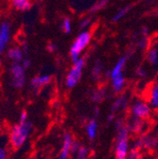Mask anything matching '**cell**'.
<instances>
[{
  "mask_svg": "<svg viewBox=\"0 0 158 159\" xmlns=\"http://www.w3.org/2000/svg\"><path fill=\"white\" fill-rule=\"evenodd\" d=\"M39 1H41V0H39Z\"/></svg>",
  "mask_w": 158,
  "mask_h": 159,
  "instance_id": "d6a6232c",
  "label": "cell"
},
{
  "mask_svg": "<svg viewBox=\"0 0 158 159\" xmlns=\"http://www.w3.org/2000/svg\"><path fill=\"white\" fill-rule=\"evenodd\" d=\"M126 62H127V57H125V56H123V57L118 59V61L116 62V64L115 65V66L113 67V69L109 73L110 79L111 78H114L115 76L123 74V69L125 67Z\"/></svg>",
  "mask_w": 158,
  "mask_h": 159,
  "instance_id": "4fadbf2b",
  "label": "cell"
},
{
  "mask_svg": "<svg viewBox=\"0 0 158 159\" xmlns=\"http://www.w3.org/2000/svg\"><path fill=\"white\" fill-rule=\"evenodd\" d=\"M131 132L142 133L145 128V120L138 119L134 117H131V121L127 124Z\"/></svg>",
  "mask_w": 158,
  "mask_h": 159,
  "instance_id": "9a60e30c",
  "label": "cell"
},
{
  "mask_svg": "<svg viewBox=\"0 0 158 159\" xmlns=\"http://www.w3.org/2000/svg\"><path fill=\"white\" fill-rule=\"evenodd\" d=\"M138 46H139L140 48H145L147 47V42H146V38L145 37L141 40L139 43H138Z\"/></svg>",
  "mask_w": 158,
  "mask_h": 159,
  "instance_id": "f546056e",
  "label": "cell"
},
{
  "mask_svg": "<svg viewBox=\"0 0 158 159\" xmlns=\"http://www.w3.org/2000/svg\"><path fill=\"white\" fill-rule=\"evenodd\" d=\"M90 23V18H84L83 21L80 23V28L81 29H85Z\"/></svg>",
  "mask_w": 158,
  "mask_h": 159,
  "instance_id": "83f0119b",
  "label": "cell"
},
{
  "mask_svg": "<svg viewBox=\"0 0 158 159\" xmlns=\"http://www.w3.org/2000/svg\"><path fill=\"white\" fill-rule=\"evenodd\" d=\"M9 157V149L6 142L0 143V159H8Z\"/></svg>",
  "mask_w": 158,
  "mask_h": 159,
  "instance_id": "cb8c5ba5",
  "label": "cell"
},
{
  "mask_svg": "<svg viewBox=\"0 0 158 159\" xmlns=\"http://www.w3.org/2000/svg\"><path fill=\"white\" fill-rule=\"evenodd\" d=\"M102 71H103V66L101 64L100 61H97L96 64L94 65L93 66V69H92V77L94 80L96 81H98L102 76Z\"/></svg>",
  "mask_w": 158,
  "mask_h": 159,
  "instance_id": "ac0fdd59",
  "label": "cell"
},
{
  "mask_svg": "<svg viewBox=\"0 0 158 159\" xmlns=\"http://www.w3.org/2000/svg\"><path fill=\"white\" fill-rule=\"evenodd\" d=\"M47 49H48V51H50V52H54V51H56L57 47H56V45H55L54 43H49L48 46H47Z\"/></svg>",
  "mask_w": 158,
  "mask_h": 159,
  "instance_id": "f1b7e54d",
  "label": "cell"
},
{
  "mask_svg": "<svg viewBox=\"0 0 158 159\" xmlns=\"http://www.w3.org/2000/svg\"><path fill=\"white\" fill-rule=\"evenodd\" d=\"M89 154H90L89 149L85 146H81L73 155H74V159H88Z\"/></svg>",
  "mask_w": 158,
  "mask_h": 159,
  "instance_id": "d6986e66",
  "label": "cell"
},
{
  "mask_svg": "<svg viewBox=\"0 0 158 159\" xmlns=\"http://www.w3.org/2000/svg\"><path fill=\"white\" fill-rule=\"evenodd\" d=\"M11 26L8 22H3L0 25V57L7 49L11 41Z\"/></svg>",
  "mask_w": 158,
  "mask_h": 159,
  "instance_id": "9c48e42d",
  "label": "cell"
},
{
  "mask_svg": "<svg viewBox=\"0 0 158 159\" xmlns=\"http://www.w3.org/2000/svg\"><path fill=\"white\" fill-rule=\"evenodd\" d=\"M106 97V91L102 88L95 90L91 95V101L94 103H100L102 102Z\"/></svg>",
  "mask_w": 158,
  "mask_h": 159,
  "instance_id": "e0dca14e",
  "label": "cell"
},
{
  "mask_svg": "<svg viewBox=\"0 0 158 159\" xmlns=\"http://www.w3.org/2000/svg\"><path fill=\"white\" fill-rule=\"evenodd\" d=\"M148 28H143L142 29V34L144 35V37H146L147 36V34H148Z\"/></svg>",
  "mask_w": 158,
  "mask_h": 159,
  "instance_id": "1f68e13d",
  "label": "cell"
},
{
  "mask_svg": "<svg viewBox=\"0 0 158 159\" xmlns=\"http://www.w3.org/2000/svg\"><path fill=\"white\" fill-rule=\"evenodd\" d=\"M26 56L22 48L19 47H12L7 50V57L12 64H21Z\"/></svg>",
  "mask_w": 158,
  "mask_h": 159,
  "instance_id": "8fae6325",
  "label": "cell"
},
{
  "mask_svg": "<svg viewBox=\"0 0 158 159\" xmlns=\"http://www.w3.org/2000/svg\"><path fill=\"white\" fill-rule=\"evenodd\" d=\"M97 129H98V125L96 119L94 118L89 119L85 125V133L90 140H93V139L96 138L97 134Z\"/></svg>",
  "mask_w": 158,
  "mask_h": 159,
  "instance_id": "5bb4252c",
  "label": "cell"
},
{
  "mask_svg": "<svg viewBox=\"0 0 158 159\" xmlns=\"http://www.w3.org/2000/svg\"><path fill=\"white\" fill-rule=\"evenodd\" d=\"M29 120V116H28V113L23 111L21 112L20 116H19V121H28Z\"/></svg>",
  "mask_w": 158,
  "mask_h": 159,
  "instance_id": "4316f807",
  "label": "cell"
},
{
  "mask_svg": "<svg viewBox=\"0 0 158 159\" xmlns=\"http://www.w3.org/2000/svg\"><path fill=\"white\" fill-rule=\"evenodd\" d=\"M75 139L72 134L65 133L63 137V145L57 156V159H69L72 155V146Z\"/></svg>",
  "mask_w": 158,
  "mask_h": 159,
  "instance_id": "52a82bcc",
  "label": "cell"
},
{
  "mask_svg": "<svg viewBox=\"0 0 158 159\" xmlns=\"http://www.w3.org/2000/svg\"><path fill=\"white\" fill-rule=\"evenodd\" d=\"M21 65H22V66H23V67L27 70V69H28V68H29V67H30V66H31V61H30V59H29L28 56H26V57H25V59L22 61Z\"/></svg>",
  "mask_w": 158,
  "mask_h": 159,
  "instance_id": "484cf974",
  "label": "cell"
},
{
  "mask_svg": "<svg viewBox=\"0 0 158 159\" xmlns=\"http://www.w3.org/2000/svg\"><path fill=\"white\" fill-rule=\"evenodd\" d=\"M61 29L63 30V31L66 34L70 33L71 32V21H70V19L69 18H65L63 20V23H62V26H61Z\"/></svg>",
  "mask_w": 158,
  "mask_h": 159,
  "instance_id": "603a6c76",
  "label": "cell"
},
{
  "mask_svg": "<svg viewBox=\"0 0 158 159\" xmlns=\"http://www.w3.org/2000/svg\"><path fill=\"white\" fill-rule=\"evenodd\" d=\"M137 75L140 76V77H145L147 75V73H146V71L143 68H139V69L137 70Z\"/></svg>",
  "mask_w": 158,
  "mask_h": 159,
  "instance_id": "4dcf8cb0",
  "label": "cell"
},
{
  "mask_svg": "<svg viewBox=\"0 0 158 159\" xmlns=\"http://www.w3.org/2000/svg\"><path fill=\"white\" fill-rule=\"evenodd\" d=\"M140 153H139V150H136L132 148L127 158L126 159H140Z\"/></svg>",
  "mask_w": 158,
  "mask_h": 159,
  "instance_id": "d4e9b609",
  "label": "cell"
},
{
  "mask_svg": "<svg viewBox=\"0 0 158 159\" xmlns=\"http://www.w3.org/2000/svg\"><path fill=\"white\" fill-rule=\"evenodd\" d=\"M85 65V60L84 58H80L78 61L73 63L72 67L69 69L66 77H65V86L69 89L74 88L75 86L78 85V84L80 83L82 74Z\"/></svg>",
  "mask_w": 158,
  "mask_h": 159,
  "instance_id": "3957f363",
  "label": "cell"
},
{
  "mask_svg": "<svg viewBox=\"0 0 158 159\" xmlns=\"http://www.w3.org/2000/svg\"><path fill=\"white\" fill-rule=\"evenodd\" d=\"M107 3H108V0H98V1L91 8L90 11L91 12H97L98 11H101L103 8H105V6L107 5Z\"/></svg>",
  "mask_w": 158,
  "mask_h": 159,
  "instance_id": "7402d4cb",
  "label": "cell"
},
{
  "mask_svg": "<svg viewBox=\"0 0 158 159\" xmlns=\"http://www.w3.org/2000/svg\"><path fill=\"white\" fill-rule=\"evenodd\" d=\"M117 134L115 145V159H126L130 152V129L127 124H124L122 127L116 129Z\"/></svg>",
  "mask_w": 158,
  "mask_h": 159,
  "instance_id": "7a4b0ae2",
  "label": "cell"
},
{
  "mask_svg": "<svg viewBox=\"0 0 158 159\" xmlns=\"http://www.w3.org/2000/svg\"><path fill=\"white\" fill-rule=\"evenodd\" d=\"M146 101L155 112H158V80L150 84L146 91Z\"/></svg>",
  "mask_w": 158,
  "mask_h": 159,
  "instance_id": "ba28073f",
  "label": "cell"
},
{
  "mask_svg": "<svg viewBox=\"0 0 158 159\" xmlns=\"http://www.w3.org/2000/svg\"><path fill=\"white\" fill-rule=\"evenodd\" d=\"M51 82V76L47 74L38 75L31 79L30 87L34 92H39L44 87L47 86Z\"/></svg>",
  "mask_w": 158,
  "mask_h": 159,
  "instance_id": "30bf717a",
  "label": "cell"
},
{
  "mask_svg": "<svg viewBox=\"0 0 158 159\" xmlns=\"http://www.w3.org/2000/svg\"><path fill=\"white\" fill-rule=\"evenodd\" d=\"M11 4L15 10L20 11H26L31 7L30 0H11Z\"/></svg>",
  "mask_w": 158,
  "mask_h": 159,
  "instance_id": "2e32d148",
  "label": "cell"
},
{
  "mask_svg": "<svg viewBox=\"0 0 158 159\" xmlns=\"http://www.w3.org/2000/svg\"><path fill=\"white\" fill-rule=\"evenodd\" d=\"M147 59H148V61L151 65H152V66L158 65V50L154 48H151L148 51Z\"/></svg>",
  "mask_w": 158,
  "mask_h": 159,
  "instance_id": "ffe728a7",
  "label": "cell"
},
{
  "mask_svg": "<svg viewBox=\"0 0 158 159\" xmlns=\"http://www.w3.org/2000/svg\"><path fill=\"white\" fill-rule=\"evenodd\" d=\"M129 106V98L126 95H121L117 98H115L111 108V113L116 114L118 112H122L126 110Z\"/></svg>",
  "mask_w": 158,
  "mask_h": 159,
  "instance_id": "7c38bea8",
  "label": "cell"
},
{
  "mask_svg": "<svg viewBox=\"0 0 158 159\" xmlns=\"http://www.w3.org/2000/svg\"><path fill=\"white\" fill-rule=\"evenodd\" d=\"M10 82L12 87L22 89L27 84L26 69L21 64H12L10 67Z\"/></svg>",
  "mask_w": 158,
  "mask_h": 159,
  "instance_id": "8992f818",
  "label": "cell"
},
{
  "mask_svg": "<svg viewBox=\"0 0 158 159\" xmlns=\"http://www.w3.org/2000/svg\"><path fill=\"white\" fill-rule=\"evenodd\" d=\"M32 132V124L30 121H19L14 124L9 133V143L13 149L21 148L27 141Z\"/></svg>",
  "mask_w": 158,
  "mask_h": 159,
  "instance_id": "6da1fadb",
  "label": "cell"
},
{
  "mask_svg": "<svg viewBox=\"0 0 158 159\" xmlns=\"http://www.w3.org/2000/svg\"><path fill=\"white\" fill-rule=\"evenodd\" d=\"M152 109L148 103V102L144 98H135L130 105V113L132 117L138 119H145L149 118L151 115Z\"/></svg>",
  "mask_w": 158,
  "mask_h": 159,
  "instance_id": "5b68a950",
  "label": "cell"
},
{
  "mask_svg": "<svg viewBox=\"0 0 158 159\" xmlns=\"http://www.w3.org/2000/svg\"><path fill=\"white\" fill-rule=\"evenodd\" d=\"M91 41V33L89 31H83L79 34L76 40L73 42L70 48V57L71 60L74 62L78 61L81 57V53L83 50L86 48Z\"/></svg>",
  "mask_w": 158,
  "mask_h": 159,
  "instance_id": "277c9868",
  "label": "cell"
},
{
  "mask_svg": "<svg viewBox=\"0 0 158 159\" xmlns=\"http://www.w3.org/2000/svg\"><path fill=\"white\" fill-rule=\"evenodd\" d=\"M131 6H127V7H124V8H121L120 11H118L115 14V16L113 17V21L114 22H116V21H118V20H120L121 18H123L130 11H131Z\"/></svg>",
  "mask_w": 158,
  "mask_h": 159,
  "instance_id": "44dd1931",
  "label": "cell"
}]
</instances>
